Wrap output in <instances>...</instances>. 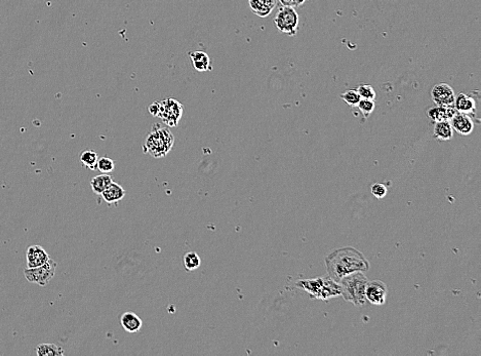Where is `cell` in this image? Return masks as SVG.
Instances as JSON below:
<instances>
[{
    "mask_svg": "<svg viewBox=\"0 0 481 356\" xmlns=\"http://www.w3.org/2000/svg\"><path fill=\"white\" fill-rule=\"evenodd\" d=\"M432 101L439 107H454L456 94L453 87L447 83H438L431 91ZM455 108V107H454Z\"/></svg>",
    "mask_w": 481,
    "mask_h": 356,
    "instance_id": "8",
    "label": "cell"
},
{
    "mask_svg": "<svg viewBox=\"0 0 481 356\" xmlns=\"http://www.w3.org/2000/svg\"><path fill=\"white\" fill-rule=\"evenodd\" d=\"M277 5V0H249L252 12L260 18H266L273 12Z\"/></svg>",
    "mask_w": 481,
    "mask_h": 356,
    "instance_id": "12",
    "label": "cell"
},
{
    "mask_svg": "<svg viewBox=\"0 0 481 356\" xmlns=\"http://www.w3.org/2000/svg\"><path fill=\"white\" fill-rule=\"evenodd\" d=\"M357 93L362 99L365 100H372L375 101L376 99V92L370 84H362L357 87Z\"/></svg>",
    "mask_w": 481,
    "mask_h": 356,
    "instance_id": "23",
    "label": "cell"
},
{
    "mask_svg": "<svg viewBox=\"0 0 481 356\" xmlns=\"http://www.w3.org/2000/svg\"><path fill=\"white\" fill-rule=\"evenodd\" d=\"M112 182L113 179L111 175H109V173H102L93 177V180L91 181V187L94 193L101 195Z\"/></svg>",
    "mask_w": 481,
    "mask_h": 356,
    "instance_id": "19",
    "label": "cell"
},
{
    "mask_svg": "<svg viewBox=\"0 0 481 356\" xmlns=\"http://www.w3.org/2000/svg\"><path fill=\"white\" fill-rule=\"evenodd\" d=\"M456 113L457 111L454 107H439V106L430 108L427 112L428 117L434 123L449 122Z\"/></svg>",
    "mask_w": 481,
    "mask_h": 356,
    "instance_id": "15",
    "label": "cell"
},
{
    "mask_svg": "<svg viewBox=\"0 0 481 356\" xmlns=\"http://www.w3.org/2000/svg\"><path fill=\"white\" fill-rule=\"evenodd\" d=\"M341 295L356 306H364L367 303L366 288L369 283L364 272H354L340 280Z\"/></svg>",
    "mask_w": 481,
    "mask_h": 356,
    "instance_id": "4",
    "label": "cell"
},
{
    "mask_svg": "<svg viewBox=\"0 0 481 356\" xmlns=\"http://www.w3.org/2000/svg\"><path fill=\"white\" fill-rule=\"evenodd\" d=\"M454 132L449 122H437L433 129V136L439 141H449L453 139Z\"/></svg>",
    "mask_w": 481,
    "mask_h": 356,
    "instance_id": "18",
    "label": "cell"
},
{
    "mask_svg": "<svg viewBox=\"0 0 481 356\" xmlns=\"http://www.w3.org/2000/svg\"><path fill=\"white\" fill-rule=\"evenodd\" d=\"M101 195L104 198V200L109 204L118 203L120 200H122L126 196V190L119 184H117L113 181L104 190V192Z\"/></svg>",
    "mask_w": 481,
    "mask_h": 356,
    "instance_id": "16",
    "label": "cell"
},
{
    "mask_svg": "<svg viewBox=\"0 0 481 356\" xmlns=\"http://www.w3.org/2000/svg\"><path fill=\"white\" fill-rule=\"evenodd\" d=\"M27 268H36L42 266L49 259V255L41 246H31L27 250Z\"/></svg>",
    "mask_w": 481,
    "mask_h": 356,
    "instance_id": "11",
    "label": "cell"
},
{
    "mask_svg": "<svg viewBox=\"0 0 481 356\" xmlns=\"http://www.w3.org/2000/svg\"><path fill=\"white\" fill-rule=\"evenodd\" d=\"M276 28L289 36L296 35L299 26V17L294 8L282 7L274 18Z\"/></svg>",
    "mask_w": 481,
    "mask_h": 356,
    "instance_id": "5",
    "label": "cell"
},
{
    "mask_svg": "<svg viewBox=\"0 0 481 356\" xmlns=\"http://www.w3.org/2000/svg\"><path fill=\"white\" fill-rule=\"evenodd\" d=\"M450 125H452V128L454 131H456L458 134L462 136H469L473 133L475 129L474 122L472 120V117L468 114L464 113H459L457 112L452 120L449 121Z\"/></svg>",
    "mask_w": 481,
    "mask_h": 356,
    "instance_id": "10",
    "label": "cell"
},
{
    "mask_svg": "<svg viewBox=\"0 0 481 356\" xmlns=\"http://www.w3.org/2000/svg\"><path fill=\"white\" fill-rule=\"evenodd\" d=\"M341 99L346 102L347 105L351 107H357L359 101L362 100L356 90H350L341 95Z\"/></svg>",
    "mask_w": 481,
    "mask_h": 356,
    "instance_id": "26",
    "label": "cell"
},
{
    "mask_svg": "<svg viewBox=\"0 0 481 356\" xmlns=\"http://www.w3.org/2000/svg\"><path fill=\"white\" fill-rule=\"evenodd\" d=\"M36 354L38 356H63L65 352L54 344H41L36 347Z\"/></svg>",
    "mask_w": 481,
    "mask_h": 356,
    "instance_id": "20",
    "label": "cell"
},
{
    "mask_svg": "<svg viewBox=\"0 0 481 356\" xmlns=\"http://www.w3.org/2000/svg\"><path fill=\"white\" fill-rule=\"evenodd\" d=\"M189 56L192 61L193 67L198 72H205L212 70V65H210V58L208 54L204 51H193L189 53Z\"/></svg>",
    "mask_w": 481,
    "mask_h": 356,
    "instance_id": "17",
    "label": "cell"
},
{
    "mask_svg": "<svg viewBox=\"0 0 481 356\" xmlns=\"http://www.w3.org/2000/svg\"><path fill=\"white\" fill-rule=\"evenodd\" d=\"M296 286L306 291L312 299L328 300L341 295L340 283L329 276L299 280L296 282Z\"/></svg>",
    "mask_w": 481,
    "mask_h": 356,
    "instance_id": "3",
    "label": "cell"
},
{
    "mask_svg": "<svg viewBox=\"0 0 481 356\" xmlns=\"http://www.w3.org/2000/svg\"><path fill=\"white\" fill-rule=\"evenodd\" d=\"M174 145V136L166 127L155 124L146 138L143 149L155 158L166 156Z\"/></svg>",
    "mask_w": 481,
    "mask_h": 356,
    "instance_id": "2",
    "label": "cell"
},
{
    "mask_svg": "<svg viewBox=\"0 0 481 356\" xmlns=\"http://www.w3.org/2000/svg\"><path fill=\"white\" fill-rule=\"evenodd\" d=\"M158 110H159V102L158 101L154 102L151 106H149V112L151 113L153 116H157Z\"/></svg>",
    "mask_w": 481,
    "mask_h": 356,
    "instance_id": "29",
    "label": "cell"
},
{
    "mask_svg": "<svg viewBox=\"0 0 481 356\" xmlns=\"http://www.w3.org/2000/svg\"><path fill=\"white\" fill-rule=\"evenodd\" d=\"M56 266V263L50 258L42 266L36 267V268H26L24 270V275L29 282L45 286L54 277Z\"/></svg>",
    "mask_w": 481,
    "mask_h": 356,
    "instance_id": "6",
    "label": "cell"
},
{
    "mask_svg": "<svg viewBox=\"0 0 481 356\" xmlns=\"http://www.w3.org/2000/svg\"><path fill=\"white\" fill-rule=\"evenodd\" d=\"M97 169L103 173H110L115 169V162L109 157H101L98 159Z\"/></svg>",
    "mask_w": 481,
    "mask_h": 356,
    "instance_id": "25",
    "label": "cell"
},
{
    "mask_svg": "<svg viewBox=\"0 0 481 356\" xmlns=\"http://www.w3.org/2000/svg\"><path fill=\"white\" fill-rule=\"evenodd\" d=\"M99 155L94 150H85L80 155V162L83 166L89 169H97Z\"/></svg>",
    "mask_w": 481,
    "mask_h": 356,
    "instance_id": "21",
    "label": "cell"
},
{
    "mask_svg": "<svg viewBox=\"0 0 481 356\" xmlns=\"http://www.w3.org/2000/svg\"><path fill=\"white\" fill-rule=\"evenodd\" d=\"M328 276L337 282L354 272H367L370 263L365 255L352 247L337 249L325 258Z\"/></svg>",
    "mask_w": 481,
    "mask_h": 356,
    "instance_id": "1",
    "label": "cell"
},
{
    "mask_svg": "<svg viewBox=\"0 0 481 356\" xmlns=\"http://www.w3.org/2000/svg\"><path fill=\"white\" fill-rule=\"evenodd\" d=\"M183 105L175 99H166L159 102L157 116L167 126L176 127L183 115Z\"/></svg>",
    "mask_w": 481,
    "mask_h": 356,
    "instance_id": "7",
    "label": "cell"
},
{
    "mask_svg": "<svg viewBox=\"0 0 481 356\" xmlns=\"http://www.w3.org/2000/svg\"><path fill=\"white\" fill-rule=\"evenodd\" d=\"M183 263L187 271H193L199 268L201 260L195 252H188L183 257Z\"/></svg>",
    "mask_w": 481,
    "mask_h": 356,
    "instance_id": "22",
    "label": "cell"
},
{
    "mask_svg": "<svg viewBox=\"0 0 481 356\" xmlns=\"http://www.w3.org/2000/svg\"><path fill=\"white\" fill-rule=\"evenodd\" d=\"M388 295V287L381 280L369 281L366 288V299L370 303L381 306L386 303Z\"/></svg>",
    "mask_w": 481,
    "mask_h": 356,
    "instance_id": "9",
    "label": "cell"
},
{
    "mask_svg": "<svg viewBox=\"0 0 481 356\" xmlns=\"http://www.w3.org/2000/svg\"><path fill=\"white\" fill-rule=\"evenodd\" d=\"M306 0H279V3L283 7H291V8H297L300 7Z\"/></svg>",
    "mask_w": 481,
    "mask_h": 356,
    "instance_id": "28",
    "label": "cell"
},
{
    "mask_svg": "<svg viewBox=\"0 0 481 356\" xmlns=\"http://www.w3.org/2000/svg\"><path fill=\"white\" fill-rule=\"evenodd\" d=\"M360 113H362L364 115V118L365 120H368V117L374 112L375 110V102L372 101V100H365V99H362L359 101L358 105H357Z\"/></svg>",
    "mask_w": 481,
    "mask_h": 356,
    "instance_id": "24",
    "label": "cell"
},
{
    "mask_svg": "<svg viewBox=\"0 0 481 356\" xmlns=\"http://www.w3.org/2000/svg\"><path fill=\"white\" fill-rule=\"evenodd\" d=\"M455 109L459 113H464L472 115L476 113V102L475 100L467 94L460 93L456 96L455 99Z\"/></svg>",
    "mask_w": 481,
    "mask_h": 356,
    "instance_id": "13",
    "label": "cell"
},
{
    "mask_svg": "<svg viewBox=\"0 0 481 356\" xmlns=\"http://www.w3.org/2000/svg\"><path fill=\"white\" fill-rule=\"evenodd\" d=\"M371 191H372V194L379 198V199H382L384 198L386 195H387V192H388V189L387 187L382 184V183H375L373 184L372 188H371Z\"/></svg>",
    "mask_w": 481,
    "mask_h": 356,
    "instance_id": "27",
    "label": "cell"
},
{
    "mask_svg": "<svg viewBox=\"0 0 481 356\" xmlns=\"http://www.w3.org/2000/svg\"><path fill=\"white\" fill-rule=\"evenodd\" d=\"M120 324L126 332L131 334L140 332L143 326L142 319L134 312H125L120 317Z\"/></svg>",
    "mask_w": 481,
    "mask_h": 356,
    "instance_id": "14",
    "label": "cell"
}]
</instances>
